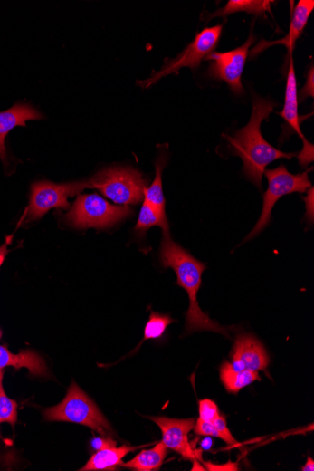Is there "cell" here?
I'll use <instances>...</instances> for the list:
<instances>
[{
	"label": "cell",
	"mask_w": 314,
	"mask_h": 471,
	"mask_svg": "<svg viewBox=\"0 0 314 471\" xmlns=\"http://www.w3.org/2000/svg\"><path fill=\"white\" fill-rule=\"evenodd\" d=\"M274 108L273 102L254 95L252 114L248 125L233 137H227L231 154L243 159L245 177L258 187L262 186L265 168L271 163L297 156L295 153L280 151L262 135V122L271 116Z\"/></svg>",
	"instance_id": "6da1fadb"
},
{
	"label": "cell",
	"mask_w": 314,
	"mask_h": 471,
	"mask_svg": "<svg viewBox=\"0 0 314 471\" xmlns=\"http://www.w3.org/2000/svg\"><path fill=\"white\" fill-rule=\"evenodd\" d=\"M160 262L164 267L174 269L177 275V284L188 294L190 305L186 324L188 334L208 331L229 337L227 329L211 319L199 307L197 294L202 284L203 273L206 268L205 264L174 242L170 233L164 234L160 246Z\"/></svg>",
	"instance_id": "7a4b0ae2"
},
{
	"label": "cell",
	"mask_w": 314,
	"mask_h": 471,
	"mask_svg": "<svg viewBox=\"0 0 314 471\" xmlns=\"http://www.w3.org/2000/svg\"><path fill=\"white\" fill-rule=\"evenodd\" d=\"M43 416L48 421H67L88 427L105 437L114 435L100 409L75 382L70 385L62 402L45 409Z\"/></svg>",
	"instance_id": "3957f363"
},
{
	"label": "cell",
	"mask_w": 314,
	"mask_h": 471,
	"mask_svg": "<svg viewBox=\"0 0 314 471\" xmlns=\"http://www.w3.org/2000/svg\"><path fill=\"white\" fill-rule=\"evenodd\" d=\"M133 210L128 206H113L99 194L80 195L66 215V221L77 229H109L130 216Z\"/></svg>",
	"instance_id": "277c9868"
},
{
	"label": "cell",
	"mask_w": 314,
	"mask_h": 471,
	"mask_svg": "<svg viewBox=\"0 0 314 471\" xmlns=\"http://www.w3.org/2000/svg\"><path fill=\"white\" fill-rule=\"evenodd\" d=\"M87 188L98 189L117 205H138L144 199L147 181L137 169L112 168L99 172L88 180Z\"/></svg>",
	"instance_id": "5b68a950"
},
{
	"label": "cell",
	"mask_w": 314,
	"mask_h": 471,
	"mask_svg": "<svg viewBox=\"0 0 314 471\" xmlns=\"http://www.w3.org/2000/svg\"><path fill=\"white\" fill-rule=\"evenodd\" d=\"M311 170L312 168L299 175H292L283 165L274 169L264 170L263 173L269 180V188L263 195L262 215L245 241L257 236L270 225L272 210L281 197L297 192L303 193L311 187L309 180V172Z\"/></svg>",
	"instance_id": "8992f818"
},
{
	"label": "cell",
	"mask_w": 314,
	"mask_h": 471,
	"mask_svg": "<svg viewBox=\"0 0 314 471\" xmlns=\"http://www.w3.org/2000/svg\"><path fill=\"white\" fill-rule=\"evenodd\" d=\"M222 33V24L205 29L197 34L195 41L178 57L172 61H167L159 72H156L150 79L138 82V84L143 88H148L164 77L168 76V74L178 72L181 68L188 67L195 70L219 43Z\"/></svg>",
	"instance_id": "52a82bcc"
},
{
	"label": "cell",
	"mask_w": 314,
	"mask_h": 471,
	"mask_svg": "<svg viewBox=\"0 0 314 471\" xmlns=\"http://www.w3.org/2000/svg\"><path fill=\"white\" fill-rule=\"evenodd\" d=\"M85 188L87 181L64 185L48 181L34 183L32 186L25 222L38 220L52 209L67 210L70 207L68 197H74Z\"/></svg>",
	"instance_id": "ba28073f"
},
{
	"label": "cell",
	"mask_w": 314,
	"mask_h": 471,
	"mask_svg": "<svg viewBox=\"0 0 314 471\" xmlns=\"http://www.w3.org/2000/svg\"><path fill=\"white\" fill-rule=\"evenodd\" d=\"M256 38L252 33L248 41L228 53H213L205 60L211 62L208 73L212 79L226 82L235 94H243L244 87L241 78L249 57L251 46Z\"/></svg>",
	"instance_id": "9c48e42d"
},
{
	"label": "cell",
	"mask_w": 314,
	"mask_h": 471,
	"mask_svg": "<svg viewBox=\"0 0 314 471\" xmlns=\"http://www.w3.org/2000/svg\"><path fill=\"white\" fill-rule=\"evenodd\" d=\"M162 431V442L167 449L180 454L183 458L202 461V452L193 450L188 435L195 428V418L177 419L166 417H149Z\"/></svg>",
	"instance_id": "30bf717a"
},
{
	"label": "cell",
	"mask_w": 314,
	"mask_h": 471,
	"mask_svg": "<svg viewBox=\"0 0 314 471\" xmlns=\"http://www.w3.org/2000/svg\"><path fill=\"white\" fill-rule=\"evenodd\" d=\"M287 125L301 138L304 143L303 150L299 155L300 164L306 167L313 161V145L304 137L300 130V117L299 115V93L295 65L292 54H290L287 83L285 90L284 107L281 112Z\"/></svg>",
	"instance_id": "8fae6325"
},
{
	"label": "cell",
	"mask_w": 314,
	"mask_h": 471,
	"mask_svg": "<svg viewBox=\"0 0 314 471\" xmlns=\"http://www.w3.org/2000/svg\"><path fill=\"white\" fill-rule=\"evenodd\" d=\"M232 367L236 370H264L270 357L263 345L252 335H239L232 351Z\"/></svg>",
	"instance_id": "7c38bea8"
},
{
	"label": "cell",
	"mask_w": 314,
	"mask_h": 471,
	"mask_svg": "<svg viewBox=\"0 0 314 471\" xmlns=\"http://www.w3.org/2000/svg\"><path fill=\"white\" fill-rule=\"evenodd\" d=\"M43 114L27 103H17L11 109L0 112V160L6 167L8 164L5 139L16 127H26L28 120L43 119Z\"/></svg>",
	"instance_id": "4fadbf2b"
},
{
	"label": "cell",
	"mask_w": 314,
	"mask_h": 471,
	"mask_svg": "<svg viewBox=\"0 0 314 471\" xmlns=\"http://www.w3.org/2000/svg\"><path fill=\"white\" fill-rule=\"evenodd\" d=\"M14 367L16 370L27 368L34 377H47L48 370L44 360L33 351H23L13 354L5 345H0V369Z\"/></svg>",
	"instance_id": "5bb4252c"
},
{
	"label": "cell",
	"mask_w": 314,
	"mask_h": 471,
	"mask_svg": "<svg viewBox=\"0 0 314 471\" xmlns=\"http://www.w3.org/2000/svg\"><path fill=\"white\" fill-rule=\"evenodd\" d=\"M140 447H132V446H122V447H111L95 453L81 468L82 471H98V470H116L119 466L123 465V459L127 455L132 453Z\"/></svg>",
	"instance_id": "9a60e30c"
},
{
	"label": "cell",
	"mask_w": 314,
	"mask_h": 471,
	"mask_svg": "<svg viewBox=\"0 0 314 471\" xmlns=\"http://www.w3.org/2000/svg\"><path fill=\"white\" fill-rule=\"evenodd\" d=\"M314 9L313 0H300L295 8L293 18L291 22V27H290L289 34L282 40L270 43H267V48L271 44H284L289 48L290 54H292L297 40L302 35V33L306 27L308 20ZM263 48V49H264Z\"/></svg>",
	"instance_id": "2e32d148"
},
{
	"label": "cell",
	"mask_w": 314,
	"mask_h": 471,
	"mask_svg": "<svg viewBox=\"0 0 314 471\" xmlns=\"http://www.w3.org/2000/svg\"><path fill=\"white\" fill-rule=\"evenodd\" d=\"M221 379L230 393L236 394L241 389L260 380L259 371L236 370L229 362H224L221 368Z\"/></svg>",
	"instance_id": "e0dca14e"
},
{
	"label": "cell",
	"mask_w": 314,
	"mask_h": 471,
	"mask_svg": "<svg viewBox=\"0 0 314 471\" xmlns=\"http://www.w3.org/2000/svg\"><path fill=\"white\" fill-rule=\"evenodd\" d=\"M167 454V448L161 441L152 450H145L128 463H123L124 467L137 471L158 470L164 463Z\"/></svg>",
	"instance_id": "ac0fdd59"
},
{
	"label": "cell",
	"mask_w": 314,
	"mask_h": 471,
	"mask_svg": "<svg viewBox=\"0 0 314 471\" xmlns=\"http://www.w3.org/2000/svg\"><path fill=\"white\" fill-rule=\"evenodd\" d=\"M271 4L270 0H230L224 8L217 10L210 18L225 17L239 12L263 16L265 13L271 12Z\"/></svg>",
	"instance_id": "d6986e66"
},
{
	"label": "cell",
	"mask_w": 314,
	"mask_h": 471,
	"mask_svg": "<svg viewBox=\"0 0 314 471\" xmlns=\"http://www.w3.org/2000/svg\"><path fill=\"white\" fill-rule=\"evenodd\" d=\"M154 226L161 227L164 234L170 233V230H168L170 227H168L167 216L161 214L153 206L144 201L138 214L135 232L139 236H144L145 233Z\"/></svg>",
	"instance_id": "ffe728a7"
},
{
	"label": "cell",
	"mask_w": 314,
	"mask_h": 471,
	"mask_svg": "<svg viewBox=\"0 0 314 471\" xmlns=\"http://www.w3.org/2000/svg\"><path fill=\"white\" fill-rule=\"evenodd\" d=\"M166 166L164 158L158 159L156 163V178L149 187L144 190V201L147 202L161 214L166 215V202L162 187V171Z\"/></svg>",
	"instance_id": "44dd1931"
},
{
	"label": "cell",
	"mask_w": 314,
	"mask_h": 471,
	"mask_svg": "<svg viewBox=\"0 0 314 471\" xmlns=\"http://www.w3.org/2000/svg\"><path fill=\"white\" fill-rule=\"evenodd\" d=\"M5 370L0 369V425L8 423L14 428L17 421V403L8 398L4 388Z\"/></svg>",
	"instance_id": "7402d4cb"
},
{
	"label": "cell",
	"mask_w": 314,
	"mask_h": 471,
	"mask_svg": "<svg viewBox=\"0 0 314 471\" xmlns=\"http://www.w3.org/2000/svg\"><path fill=\"white\" fill-rule=\"evenodd\" d=\"M175 320L168 316L152 312L147 326L144 329L142 342L151 339H159L163 336L167 327L173 324Z\"/></svg>",
	"instance_id": "603a6c76"
},
{
	"label": "cell",
	"mask_w": 314,
	"mask_h": 471,
	"mask_svg": "<svg viewBox=\"0 0 314 471\" xmlns=\"http://www.w3.org/2000/svg\"><path fill=\"white\" fill-rule=\"evenodd\" d=\"M200 418L213 423V421L220 416L219 409L217 406L209 399L200 401Z\"/></svg>",
	"instance_id": "cb8c5ba5"
},
{
	"label": "cell",
	"mask_w": 314,
	"mask_h": 471,
	"mask_svg": "<svg viewBox=\"0 0 314 471\" xmlns=\"http://www.w3.org/2000/svg\"><path fill=\"white\" fill-rule=\"evenodd\" d=\"M217 431L220 432L221 439L224 440L228 444H237V441L232 436L228 427L227 421L224 417L219 416L217 417L212 423Z\"/></svg>",
	"instance_id": "d4e9b609"
},
{
	"label": "cell",
	"mask_w": 314,
	"mask_h": 471,
	"mask_svg": "<svg viewBox=\"0 0 314 471\" xmlns=\"http://www.w3.org/2000/svg\"><path fill=\"white\" fill-rule=\"evenodd\" d=\"M195 433L200 436H208L221 438L220 432L216 430L214 426L212 423H208V421L203 420L202 418L197 420V424L195 426Z\"/></svg>",
	"instance_id": "484cf974"
},
{
	"label": "cell",
	"mask_w": 314,
	"mask_h": 471,
	"mask_svg": "<svg viewBox=\"0 0 314 471\" xmlns=\"http://www.w3.org/2000/svg\"><path fill=\"white\" fill-rule=\"evenodd\" d=\"M314 71H313V65H311L310 70L309 71L307 82L305 86L300 91V102H303L306 98L309 96L313 97L314 95Z\"/></svg>",
	"instance_id": "4316f807"
},
{
	"label": "cell",
	"mask_w": 314,
	"mask_h": 471,
	"mask_svg": "<svg viewBox=\"0 0 314 471\" xmlns=\"http://www.w3.org/2000/svg\"><path fill=\"white\" fill-rule=\"evenodd\" d=\"M117 443L110 437H96L92 440V447L95 450L100 451L107 448L116 447Z\"/></svg>",
	"instance_id": "83f0119b"
},
{
	"label": "cell",
	"mask_w": 314,
	"mask_h": 471,
	"mask_svg": "<svg viewBox=\"0 0 314 471\" xmlns=\"http://www.w3.org/2000/svg\"><path fill=\"white\" fill-rule=\"evenodd\" d=\"M205 467L211 471H237V470H239L238 464L233 463V462H229L228 464H225L223 466L214 465L209 462H205Z\"/></svg>",
	"instance_id": "f1b7e54d"
},
{
	"label": "cell",
	"mask_w": 314,
	"mask_h": 471,
	"mask_svg": "<svg viewBox=\"0 0 314 471\" xmlns=\"http://www.w3.org/2000/svg\"><path fill=\"white\" fill-rule=\"evenodd\" d=\"M11 242V238L7 239L6 242L0 246V267L4 264L7 255L9 254L8 245Z\"/></svg>",
	"instance_id": "f546056e"
},
{
	"label": "cell",
	"mask_w": 314,
	"mask_h": 471,
	"mask_svg": "<svg viewBox=\"0 0 314 471\" xmlns=\"http://www.w3.org/2000/svg\"><path fill=\"white\" fill-rule=\"evenodd\" d=\"M303 471H313L314 470V461L312 458L308 457L307 464L302 467Z\"/></svg>",
	"instance_id": "4dcf8cb0"
},
{
	"label": "cell",
	"mask_w": 314,
	"mask_h": 471,
	"mask_svg": "<svg viewBox=\"0 0 314 471\" xmlns=\"http://www.w3.org/2000/svg\"><path fill=\"white\" fill-rule=\"evenodd\" d=\"M212 443H213V441L209 437L204 439L202 442V448L204 450H209L212 447Z\"/></svg>",
	"instance_id": "1f68e13d"
},
{
	"label": "cell",
	"mask_w": 314,
	"mask_h": 471,
	"mask_svg": "<svg viewBox=\"0 0 314 471\" xmlns=\"http://www.w3.org/2000/svg\"><path fill=\"white\" fill-rule=\"evenodd\" d=\"M193 464H195V466H193L191 470H206L203 466L199 464L198 460L193 461Z\"/></svg>",
	"instance_id": "d6a6232c"
},
{
	"label": "cell",
	"mask_w": 314,
	"mask_h": 471,
	"mask_svg": "<svg viewBox=\"0 0 314 471\" xmlns=\"http://www.w3.org/2000/svg\"><path fill=\"white\" fill-rule=\"evenodd\" d=\"M0 338H2V332H0Z\"/></svg>",
	"instance_id": "836d02e7"
}]
</instances>
